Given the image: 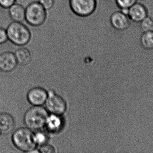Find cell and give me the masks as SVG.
Here are the masks:
<instances>
[{
    "instance_id": "6da1fadb",
    "label": "cell",
    "mask_w": 153,
    "mask_h": 153,
    "mask_svg": "<svg viewBox=\"0 0 153 153\" xmlns=\"http://www.w3.org/2000/svg\"><path fill=\"white\" fill-rule=\"evenodd\" d=\"M12 142L18 150L24 152H31L36 150L37 144L35 134L27 128H20L12 135Z\"/></svg>"
},
{
    "instance_id": "7a4b0ae2",
    "label": "cell",
    "mask_w": 153,
    "mask_h": 153,
    "mask_svg": "<svg viewBox=\"0 0 153 153\" xmlns=\"http://www.w3.org/2000/svg\"><path fill=\"white\" fill-rule=\"evenodd\" d=\"M48 116L45 108L33 106L25 112L23 121L27 128L32 131H39L45 126Z\"/></svg>"
},
{
    "instance_id": "3957f363",
    "label": "cell",
    "mask_w": 153,
    "mask_h": 153,
    "mask_svg": "<svg viewBox=\"0 0 153 153\" xmlns=\"http://www.w3.org/2000/svg\"><path fill=\"white\" fill-rule=\"evenodd\" d=\"M6 30L8 40L15 46H25L31 40L30 30L22 22L13 21L9 24Z\"/></svg>"
},
{
    "instance_id": "277c9868",
    "label": "cell",
    "mask_w": 153,
    "mask_h": 153,
    "mask_svg": "<svg viewBox=\"0 0 153 153\" xmlns=\"http://www.w3.org/2000/svg\"><path fill=\"white\" fill-rule=\"evenodd\" d=\"M47 18L46 10L39 2L33 1L25 8V20L33 27H40L45 22Z\"/></svg>"
},
{
    "instance_id": "5b68a950",
    "label": "cell",
    "mask_w": 153,
    "mask_h": 153,
    "mask_svg": "<svg viewBox=\"0 0 153 153\" xmlns=\"http://www.w3.org/2000/svg\"><path fill=\"white\" fill-rule=\"evenodd\" d=\"M97 6V0H69L71 10L79 17L92 15L96 10Z\"/></svg>"
},
{
    "instance_id": "8992f818",
    "label": "cell",
    "mask_w": 153,
    "mask_h": 153,
    "mask_svg": "<svg viewBox=\"0 0 153 153\" xmlns=\"http://www.w3.org/2000/svg\"><path fill=\"white\" fill-rule=\"evenodd\" d=\"M48 113L61 116L67 110V103L60 95L53 91L48 92V96L45 103Z\"/></svg>"
},
{
    "instance_id": "52a82bcc",
    "label": "cell",
    "mask_w": 153,
    "mask_h": 153,
    "mask_svg": "<svg viewBox=\"0 0 153 153\" xmlns=\"http://www.w3.org/2000/svg\"><path fill=\"white\" fill-rule=\"evenodd\" d=\"M110 21L111 27L115 30L119 31L128 29L131 24V21L128 16L120 10L113 13L111 16Z\"/></svg>"
},
{
    "instance_id": "ba28073f",
    "label": "cell",
    "mask_w": 153,
    "mask_h": 153,
    "mask_svg": "<svg viewBox=\"0 0 153 153\" xmlns=\"http://www.w3.org/2000/svg\"><path fill=\"white\" fill-rule=\"evenodd\" d=\"M48 92L41 87L30 89L27 94V99L33 106H42L45 103Z\"/></svg>"
},
{
    "instance_id": "9c48e42d",
    "label": "cell",
    "mask_w": 153,
    "mask_h": 153,
    "mask_svg": "<svg viewBox=\"0 0 153 153\" xmlns=\"http://www.w3.org/2000/svg\"><path fill=\"white\" fill-rule=\"evenodd\" d=\"M148 16V11L145 5L137 2L128 9V16L130 21L134 23H140Z\"/></svg>"
},
{
    "instance_id": "30bf717a",
    "label": "cell",
    "mask_w": 153,
    "mask_h": 153,
    "mask_svg": "<svg viewBox=\"0 0 153 153\" xmlns=\"http://www.w3.org/2000/svg\"><path fill=\"white\" fill-rule=\"evenodd\" d=\"M14 53L6 51L0 54V71L10 72L14 70L18 65Z\"/></svg>"
},
{
    "instance_id": "8fae6325",
    "label": "cell",
    "mask_w": 153,
    "mask_h": 153,
    "mask_svg": "<svg viewBox=\"0 0 153 153\" xmlns=\"http://www.w3.org/2000/svg\"><path fill=\"white\" fill-rule=\"evenodd\" d=\"M15 127L13 117L9 113H0V131L2 134H7L13 131Z\"/></svg>"
},
{
    "instance_id": "7c38bea8",
    "label": "cell",
    "mask_w": 153,
    "mask_h": 153,
    "mask_svg": "<svg viewBox=\"0 0 153 153\" xmlns=\"http://www.w3.org/2000/svg\"><path fill=\"white\" fill-rule=\"evenodd\" d=\"M10 17L13 21L22 22L25 20V8L19 4L14 3L8 8Z\"/></svg>"
},
{
    "instance_id": "4fadbf2b",
    "label": "cell",
    "mask_w": 153,
    "mask_h": 153,
    "mask_svg": "<svg viewBox=\"0 0 153 153\" xmlns=\"http://www.w3.org/2000/svg\"><path fill=\"white\" fill-rule=\"evenodd\" d=\"M60 116L51 114L48 116L45 126L48 131L55 133H58L62 130L63 122Z\"/></svg>"
},
{
    "instance_id": "5bb4252c",
    "label": "cell",
    "mask_w": 153,
    "mask_h": 153,
    "mask_svg": "<svg viewBox=\"0 0 153 153\" xmlns=\"http://www.w3.org/2000/svg\"><path fill=\"white\" fill-rule=\"evenodd\" d=\"M14 53L18 63L21 65H27L31 61L32 58L31 53L26 48L18 49Z\"/></svg>"
},
{
    "instance_id": "9a60e30c",
    "label": "cell",
    "mask_w": 153,
    "mask_h": 153,
    "mask_svg": "<svg viewBox=\"0 0 153 153\" xmlns=\"http://www.w3.org/2000/svg\"><path fill=\"white\" fill-rule=\"evenodd\" d=\"M140 43L143 48L147 50L153 49V31L143 32L140 37Z\"/></svg>"
},
{
    "instance_id": "2e32d148",
    "label": "cell",
    "mask_w": 153,
    "mask_h": 153,
    "mask_svg": "<svg viewBox=\"0 0 153 153\" xmlns=\"http://www.w3.org/2000/svg\"><path fill=\"white\" fill-rule=\"evenodd\" d=\"M139 23L143 32L153 31V19L149 16L146 17Z\"/></svg>"
},
{
    "instance_id": "e0dca14e",
    "label": "cell",
    "mask_w": 153,
    "mask_h": 153,
    "mask_svg": "<svg viewBox=\"0 0 153 153\" xmlns=\"http://www.w3.org/2000/svg\"><path fill=\"white\" fill-rule=\"evenodd\" d=\"M137 0H115L117 6L121 9H129Z\"/></svg>"
},
{
    "instance_id": "ac0fdd59",
    "label": "cell",
    "mask_w": 153,
    "mask_h": 153,
    "mask_svg": "<svg viewBox=\"0 0 153 153\" xmlns=\"http://www.w3.org/2000/svg\"><path fill=\"white\" fill-rule=\"evenodd\" d=\"M35 140L37 145H42L47 143L48 137L45 133L41 132H38L35 134Z\"/></svg>"
},
{
    "instance_id": "d6986e66",
    "label": "cell",
    "mask_w": 153,
    "mask_h": 153,
    "mask_svg": "<svg viewBox=\"0 0 153 153\" xmlns=\"http://www.w3.org/2000/svg\"><path fill=\"white\" fill-rule=\"evenodd\" d=\"M39 152L41 153H54L56 152L54 147L47 143L40 146Z\"/></svg>"
},
{
    "instance_id": "ffe728a7",
    "label": "cell",
    "mask_w": 153,
    "mask_h": 153,
    "mask_svg": "<svg viewBox=\"0 0 153 153\" xmlns=\"http://www.w3.org/2000/svg\"><path fill=\"white\" fill-rule=\"evenodd\" d=\"M38 1L47 11L52 10L55 5V0H39Z\"/></svg>"
},
{
    "instance_id": "44dd1931",
    "label": "cell",
    "mask_w": 153,
    "mask_h": 153,
    "mask_svg": "<svg viewBox=\"0 0 153 153\" xmlns=\"http://www.w3.org/2000/svg\"><path fill=\"white\" fill-rule=\"evenodd\" d=\"M8 40L6 30L2 28H0V45L6 43Z\"/></svg>"
},
{
    "instance_id": "7402d4cb",
    "label": "cell",
    "mask_w": 153,
    "mask_h": 153,
    "mask_svg": "<svg viewBox=\"0 0 153 153\" xmlns=\"http://www.w3.org/2000/svg\"><path fill=\"white\" fill-rule=\"evenodd\" d=\"M17 0H0V7L3 9H8L15 3Z\"/></svg>"
},
{
    "instance_id": "603a6c76",
    "label": "cell",
    "mask_w": 153,
    "mask_h": 153,
    "mask_svg": "<svg viewBox=\"0 0 153 153\" xmlns=\"http://www.w3.org/2000/svg\"><path fill=\"white\" fill-rule=\"evenodd\" d=\"M1 134H2V133H1V131H0V136H1Z\"/></svg>"
},
{
    "instance_id": "cb8c5ba5",
    "label": "cell",
    "mask_w": 153,
    "mask_h": 153,
    "mask_svg": "<svg viewBox=\"0 0 153 153\" xmlns=\"http://www.w3.org/2000/svg\"><path fill=\"white\" fill-rule=\"evenodd\" d=\"M142 1H144V0H142Z\"/></svg>"
}]
</instances>
